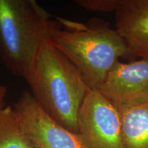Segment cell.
<instances>
[{"label":"cell","instance_id":"7a4b0ae2","mask_svg":"<svg viewBox=\"0 0 148 148\" xmlns=\"http://www.w3.org/2000/svg\"><path fill=\"white\" fill-rule=\"evenodd\" d=\"M59 25L34 0H0V63L25 78L40 47Z\"/></svg>","mask_w":148,"mask_h":148},{"label":"cell","instance_id":"52a82bcc","mask_svg":"<svg viewBox=\"0 0 148 148\" xmlns=\"http://www.w3.org/2000/svg\"><path fill=\"white\" fill-rule=\"evenodd\" d=\"M116 31L130 54L148 59V0H119Z\"/></svg>","mask_w":148,"mask_h":148},{"label":"cell","instance_id":"6da1fadb","mask_svg":"<svg viewBox=\"0 0 148 148\" xmlns=\"http://www.w3.org/2000/svg\"><path fill=\"white\" fill-rule=\"evenodd\" d=\"M36 102L59 124L78 134V114L90 88L69 59L46 40L24 78Z\"/></svg>","mask_w":148,"mask_h":148},{"label":"cell","instance_id":"5b68a950","mask_svg":"<svg viewBox=\"0 0 148 148\" xmlns=\"http://www.w3.org/2000/svg\"><path fill=\"white\" fill-rule=\"evenodd\" d=\"M20 127L38 148H85L78 134L59 124L24 90L14 103Z\"/></svg>","mask_w":148,"mask_h":148},{"label":"cell","instance_id":"9c48e42d","mask_svg":"<svg viewBox=\"0 0 148 148\" xmlns=\"http://www.w3.org/2000/svg\"><path fill=\"white\" fill-rule=\"evenodd\" d=\"M0 148H38L22 130L10 106L0 109Z\"/></svg>","mask_w":148,"mask_h":148},{"label":"cell","instance_id":"8992f818","mask_svg":"<svg viewBox=\"0 0 148 148\" xmlns=\"http://www.w3.org/2000/svg\"><path fill=\"white\" fill-rule=\"evenodd\" d=\"M116 108L148 101V59L118 61L97 90Z\"/></svg>","mask_w":148,"mask_h":148},{"label":"cell","instance_id":"8fae6325","mask_svg":"<svg viewBox=\"0 0 148 148\" xmlns=\"http://www.w3.org/2000/svg\"><path fill=\"white\" fill-rule=\"evenodd\" d=\"M8 88L5 85L0 84V109L4 107L5 99L7 95Z\"/></svg>","mask_w":148,"mask_h":148},{"label":"cell","instance_id":"ba28073f","mask_svg":"<svg viewBox=\"0 0 148 148\" xmlns=\"http://www.w3.org/2000/svg\"><path fill=\"white\" fill-rule=\"evenodd\" d=\"M118 110L124 148H148V101Z\"/></svg>","mask_w":148,"mask_h":148},{"label":"cell","instance_id":"3957f363","mask_svg":"<svg viewBox=\"0 0 148 148\" xmlns=\"http://www.w3.org/2000/svg\"><path fill=\"white\" fill-rule=\"evenodd\" d=\"M50 40L76 67L91 90H97L121 57L130 54L116 29L58 18Z\"/></svg>","mask_w":148,"mask_h":148},{"label":"cell","instance_id":"277c9868","mask_svg":"<svg viewBox=\"0 0 148 148\" xmlns=\"http://www.w3.org/2000/svg\"><path fill=\"white\" fill-rule=\"evenodd\" d=\"M78 134L85 148H124L119 111L97 90H90L83 101Z\"/></svg>","mask_w":148,"mask_h":148},{"label":"cell","instance_id":"30bf717a","mask_svg":"<svg viewBox=\"0 0 148 148\" xmlns=\"http://www.w3.org/2000/svg\"><path fill=\"white\" fill-rule=\"evenodd\" d=\"M119 0H77L75 3L90 11L103 12H115Z\"/></svg>","mask_w":148,"mask_h":148}]
</instances>
